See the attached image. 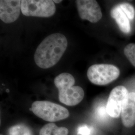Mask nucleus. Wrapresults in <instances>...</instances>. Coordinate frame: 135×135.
Instances as JSON below:
<instances>
[{"label":"nucleus","instance_id":"423d86ee","mask_svg":"<svg viewBox=\"0 0 135 135\" xmlns=\"http://www.w3.org/2000/svg\"><path fill=\"white\" fill-rule=\"evenodd\" d=\"M129 93L125 87L118 86L111 91L107 103L108 114L114 118H118L121 115L123 103Z\"/></svg>","mask_w":135,"mask_h":135},{"label":"nucleus","instance_id":"39448f33","mask_svg":"<svg viewBox=\"0 0 135 135\" xmlns=\"http://www.w3.org/2000/svg\"><path fill=\"white\" fill-rule=\"evenodd\" d=\"M56 8L51 0L21 1V12L28 17H50L55 13Z\"/></svg>","mask_w":135,"mask_h":135},{"label":"nucleus","instance_id":"2eb2a0df","mask_svg":"<svg viewBox=\"0 0 135 135\" xmlns=\"http://www.w3.org/2000/svg\"><path fill=\"white\" fill-rule=\"evenodd\" d=\"M90 133V131L87 126H83L79 128L78 133L82 135H88Z\"/></svg>","mask_w":135,"mask_h":135},{"label":"nucleus","instance_id":"7ed1b4c3","mask_svg":"<svg viewBox=\"0 0 135 135\" xmlns=\"http://www.w3.org/2000/svg\"><path fill=\"white\" fill-rule=\"evenodd\" d=\"M31 109L36 116L50 122L64 120L70 115L65 107L47 101L34 102Z\"/></svg>","mask_w":135,"mask_h":135},{"label":"nucleus","instance_id":"9d476101","mask_svg":"<svg viewBox=\"0 0 135 135\" xmlns=\"http://www.w3.org/2000/svg\"><path fill=\"white\" fill-rule=\"evenodd\" d=\"M110 14L111 17L116 21L122 32L126 34L130 32L131 25L129 19L118 4L112 8Z\"/></svg>","mask_w":135,"mask_h":135},{"label":"nucleus","instance_id":"6e6552de","mask_svg":"<svg viewBox=\"0 0 135 135\" xmlns=\"http://www.w3.org/2000/svg\"><path fill=\"white\" fill-rule=\"evenodd\" d=\"M21 11V1H0V19L6 24L12 23L18 19Z\"/></svg>","mask_w":135,"mask_h":135},{"label":"nucleus","instance_id":"4468645a","mask_svg":"<svg viewBox=\"0 0 135 135\" xmlns=\"http://www.w3.org/2000/svg\"><path fill=\"white\" fill-rule=\"evenodd\" d=\"M118 5L129 19L133 20L135 18V9L132 5L128 3H122Z\"/></svg>","mask_w":135,"mask_h":135},{"label":"nucleus","instance_id":"9b49d317","mask_svg":"<svg viewBox=\"0 0 135 135\" xmlns=\"http://www.w3.org/2000/svg\"><path fill=\"white\" fill-rule=\"evenodd\" d=\"M68 134L67 128L59 127L53 123L44 126L39 132V135H68Z\"/></svg>","mask_w":135,"mask_h":135},{"label":"nucleus","instance_id":"20e7f679","mask_svg":"<svg viewBox=\"0 0 135 135\" xmlns=\"http://www.w3.org/2000/svg\"><path fill=\"white\" fill-rule=\"evenodd\" d=\"M120 70L110 64H96L90 66L87 71V77L93 84L104 86L115 81L120 76Z\"/></svg>","mask_w":135,"mask_h":135},{"label":"nucleus","instance_id":"f3484780","mask_svg":"<svg viewBox=\"0 0 135 135\" xmlns=\"http://www.w3.org/2000/svg\"></svg>","mask_w":135,"mask_h":135},{"label":"nucleus","instance_id":"f257e3e1","mask_svg":"<svg viewBox=\"0 0 135 135\" xmlns=\"http://www.w3.org/2000/svg\"><path fill=\"white\" fill-rule=\"evenodd\" d=\"M66 37L60 33L51 34L40 44L34 55L36 65L42 69L55 66L63 56L67 48Z\"/></svg>","mask_w":135,"mask_h":135},{"label":"nucleus","instance_id":"ddd939ff","mask_svg":"<svg viewBox=\"0 0 135 135\" xmlns=\"http://www.w3.org/2000/svg\"><path fill=\"white\" fill-rule=\"evenodd\" d=\"M124 53L129 62L135 67V44L127 45L124 48Z\"/></svg>","mask_w":135,"mask_h":135},{"label":"nucleus","instance_id":"0eeeda50","mask_svg":"<svg viewBox=\"0 0 135 135\" xmlns=\"http://www.w3.org/2000/svg\"><path fill=\"white\" fill-rule=\"evenodd\" d=\"M76 3L81 19L88 20L92 23H97L101 19V9L96 1L77 0Z\"/></svg>","mask_w":135,"mask_h":135},{"label":"nucleus","instance_id":"f03ea898","mask_svg":"<svg viewBox=\"0 0 135 135\" xmlns=\"http://www.w3.org/2000/svg\"><path fill=\"white\" fill-rule=\"evenodd\" d=\"M75 78L69 73H64L54 79V84L58 88L60 101L69 106H76L83 100L85 93L80 86H74Z\"/></svg>","mask_w":135,"mask_h":135},{"label":"nucleus","instance_id":"f8f14e48","mask_svg":"<svg viewBox=\"0 0 135 135\" xmlns=\"http://www.w3.org/2000/svg\"><path fill=\"white\" fill-rule=\"evenodd\" d=\"M8 133L9 135H33L29 127L23 124L12 126L9 129Z\"/></svg>","mask_w":135,"mask_h":135},{"label":"nucleus","instance_id":"1a4fd4ad","mask_svg":"<svg viewBox=\"0 0 135 135\" xmlns=\"http://www.w3.org/2000/svg\"><path fill=\"white\" fill-rule=\"evenodd\" d=\"M122 122L127 128L132 127L135 124V93L128 94L123 103L121 111Z\"/></svg>","mask_w":135,"mask_h":135},{"label":"nucleus","instance_id":"dca6fc26","mask_svg":"<svg viewBox=\"0 0 135 135\" xmlns=\"http://www.w3.org/2000/svg\"><path fill=\"white\" fill-rule=\"evenodd\" d=\"M54 2V3H57V4H58V3H61L62 2V0H60V1H56V0H55V1H53Z\"/></svg>","mask_w":135,"mask_h":135}]
</instances>
